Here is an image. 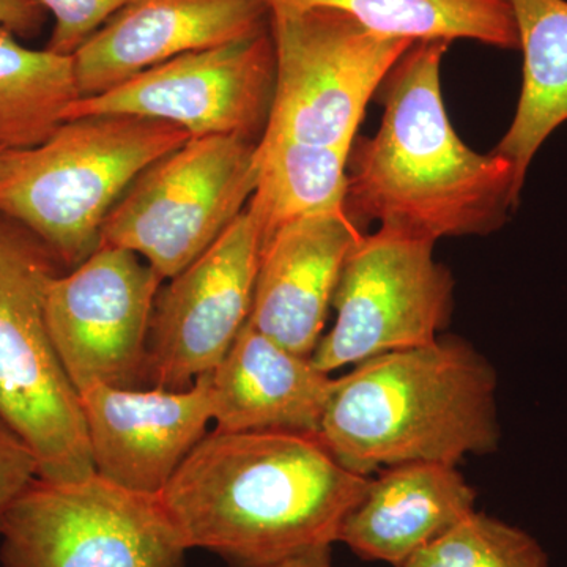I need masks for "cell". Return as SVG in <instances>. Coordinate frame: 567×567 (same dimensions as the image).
I'll return each instance as SVG.
<instances>
[{"instance_id": "6da1fadb", "label": "cell", "mask_w": 567, "mask_h": 567, "mask_svg": "<svg viewBox=\"0 0 567 567\" xmlns=\"http://www.w3.org/2000/svg\"><path fill=\"white\" fill-rule=\"evenodd\" d=\"M369 484L319 436L215 429L159 498L188 550L204 548L230 567H271L338 543Z\"/></svg>"}, {"instance_id": "7a4b0ae2", "label": "cell", "mask_w": 567, "mask_h": 567, "mask_svg": "<svg viewBox=\"0 0 567 567\" xmlns=\"http://www.w3.org/2000/svg\"><path fill=\"white\" fill-rule=\"evenodd\" d=\"M447 48L413 43L379 89V132L354 137L346 208L360 227L377 221L436 241L495 233L517 208L524 186L514 164L473 151L451 125L440 81Z\"/></svg>"}, {"instance_id": "3957f363", "label": "cell", "mask_w": 567, "mask_h": 567, "mask_svg": "<svg viewBox=\"0 0 567 567\" xmlns=\"http://www.w3.org/2000/svg\"><path fill=\"white\" fill-rule=\"evenodd\" d=\"M496 372L458 338L388 352L336 379L319 440L346 468L457 465L499 442Z\"/></svg>"}, {"instance_id": "277c9868", "label": "cell", "mask_w": 567, "mask_h": 567, "mask_svg": "<svg viewBox=\"0 0 567 567\" xmlns=\"http://www.w3.org/2000/svg\"><path fill=\"white\" fill-rule=\"evenodd\" d=\"M192 134L134 115L63 122L43 144L0 152V216L76 268L102 246L103 224L148 166Z\"/></svg>"}, {"instance_id": "5b68a950", "label": "cell", "mask_w": 567, "mask_h": 567, "mask_svg": "<svg viewBox=\"0 0 567 567\" xmlns=\"http://www.w3.org/2000/svg\"><path fill=\"white\" fill-rule=\"evenodd\" d=\"M58 264L24 227L0 216V416L31 446L41 480L70 483L95 468L81 395L44 315Z\"/></svg>"}, {"instance_id": "8992f818", "label": "cell", "mask_w": 567, "mask_h": 567, "mask_svg": "<svg viewBox=\"0 0 567 567\" xmlns=\"http://www.w3.org/2000/svg\"><path fill=\"white\" fill-rule=\"evenodd\" d=\"M274 104L259 142L350 151L365 107L412 41L363 28L341 10L270 9Z\"/></svg>"}, {"instance_id": "52a82bcc", "label": "cell", "mask_w": 567, "mask_h": 567, "mask_svg": "<svg viewBox=\"0 0 567 567\" xmlns=\"http://www.w3.org/2000/svg\"><path fill=\"white\" fill-rule=\"evenodd\" d=\"M256 151L257 142L237 136L192 137L130 185L103 224L102 245L136 252L173 279L245 210Z\"/></svg>"}, {"instance_id": "ba28073f", "label": "cell", "mask_w": 567, "mask_h": 567, "mask_svg": "<svg viewBox=\"0 0 567 567\" xmlns=\"http://www.w3.org/2000/svg\"><path fill=\"white\" fill-rule=\"evenodd\" d=\"M2 567H182L188 547L159 495L100 475L37 477L0 527Z\"/></svg>"}, {"instance_id": "9c48e42d", "label": "cell", "mask_w": 567, "mask_h": 567, "mask_svg": "<svg viewBox=\"0 0 567 567\" xmlns=\"http://www.w3.org/2000/svg\"><path fill=\"white\" fill-rule=\"evenodd\" d=\"M435 241L380 227L347 257L336 287L333 328L312 363L331 374L388 352L431 344L450 324L454 279Z\"/></svg>"}, {"instance_id": "30bf717a", "label": "cell", "mask_w": 567, "mask_h": 567, "mask_svg": "<svg viewBox=\"0 0 567 567\" xmlns=\"http://www.w3.org/2000/svg\"><path fill=\"white\" fill-rule=\"evenodd\" d=\"M164 279L141 256L102 245L48 287L44 315L78 393L95 385H148V338Z\"/></svg>"}, {"instance_id": "8fae6325", "label": "cell", "mask_w": 567, "mask_h": 567, "mask_svg": "<svg viewBox=\"0 0 567 567\" xmlns=\"http://www.w3.org/2000/svg\"><path fill=\"white\" fill-rule=\"evenodd\" d=\"M275 44L270 24L245 39L188 52L117 87L71 104L66 121L134 115L173 123L200 136L259 142L274 104Z\"/></svg>"}, {"instance_id": "7c38bea8", "label": "cell", "mask_w": 567, "mask_h": 567, "mask_svg": "<svg viewBox=\"0 0 567 567\" xmlns=\"http://www.w3.org/2000/svg\"><path fill=\"white\" fill-rule=\"evenodd\" d=\"M264 237L248 207L159 290L148 338V385L182 391L210 374L251 316Z\"/></svg>"}, {"instance_id": "4fadbf2b", "label": "cell", "mask_w": 567, "mask_h": 567, "mask_svg": "<svg viewBox=\"0 0 567 567\" xmlns=\"http://www.w3.org/2000/svg\"><path fill=\"white\" fill-rule=\"evenodd\" d=\"M80 395L96 475L141 494H162L213 421L208 374L182 391L95 385Z\"/></svg>"}, {"instance_id": "5bb4252c", "label": "cell", "mask_w": 567, "mask_h": 567, "mask_svg": "<svg viewBox=\"0 0 567 567\" xmlns=\"http://www.w3.org/2000/svg\"><path fill=\"white\" fill-rule=\"evenodd\" d=\"M270 24L267 0H130L73 55L80 99L102 95L188 52Z\"/></svg>"}, {"instance_id": "9a60e30c", "label": "cell", "mask_w": 567, "mask_h": 567, "mask_svg": "<svg viewBox=\"0 0 567 567\" xmlns=\"http://www.w3.org/2000/svg\"><path fill=\"white\" fill-rule=\"evenodd\" d=\"M349 213L297 219L265 241L249 322L290 352L312 357L347 257L363 238Z\"/></svg>"}, {"instance_id": "2e32d148", "label": "cell", "mask_w": 567, "mask_h": 567, "mask_svg": "<svg viewBox=\"0 0 567 567\" xmlns=\"http://www.w3.org/2000/svg\"><path fill=\"white\" fill-rule=\"evenodd\" d=\"M336 379L251 322L208 374L216 429L319 436Z\"/></svg>"}, {"instance_id": "e0dca14e", "label": "cell", "mask_w": 567, "mask_h": 567, "mask_svg": "<svg viewBox=\"0 0 567 567\" xmlns=\"http://www.w3.org/2000/svg\"><path fill=\"white\" fill-rule=\"evenodd\" d=\"M476 491L456 465L412 462L371 480L347 514L338 543L358 557L404 567L421 548L475 511Z\"/></svg>"}, {"instance_id": "ac0fdd59", "label": "cell", "mask_w": 567, "mask_h": 567, "mask_svg": "<svg viewBox=\"0 0 567 567\" xmlns=\"http://www.w3.org/2000/svg\"><path fill=\"white\" fill-rule=\"evenodd\" d=\"M524 54L516 115L494 152L524 186L540 145L567 122V0H509Z\"/></svg>"}, {"instance_id": "d6986e66", "label": "cell", "mask_w": 567, "mask_h": 567, "mask_svg": "<svg viewBox=\"0 0 567 567\" xmlns=\"http://www.w3.org/2000/svg\"><path fill=\"white\" fill-rule=\"evenodd\" d=\"M270 9L344 11L369 31L390 39L473 40L499 50H518L509 0H267Z\"/></svg>"}, {"instance_id": "ffe728a7", "label": "cell", "mask_w": 567, "mask_h": 567, "mask_svg": "<svg viewBox=\"0 0 567 567\" xmlns=\"http://www.w3.org/2000/svg\"><path fill=\"white\" fill-rule=\"evenodd\" d=\"M349 153L293 141L257 142V185L246 207L259 224L264 245L286 224L347 212Z\"/></svg>"}, {"instance_id": "44dd1931", "label": "cell", "mask_w": 567, "mask_h": 567, "mask_svg": "<svg viewBox=\"0 0 567 567\" xmlns=\"http://www.w3.org/2000/svg\"><path fill=\"white\" fill-rule=\"evenodd\" d=\"M76 100L73 58L29 50L0 28V152L43 144Z\"/></svg>"}, {"instance_id": "7402d4cb", "label": "cell", "mask_w": 567, "mask_h": 567, "mask_svg": "<svg viewBox=\"0 0 567 567\" xmlns=\"http://www.w3.org/2000/svg\"><path fill=\"white\" fill-rule=\"evenodd\" d=\"M404 567H548V557L524 529L473 511Z\"/></svg>"}, {"instance_id": "603a6c76", "label": "cell", "mask_w": 567, "mask_h": 567, "mask_svg": "<svg viewBox=\"0 0 567 567\" xmlns=\"http://www.w3.org/2000/svg\"><path fill=\"white\" fill-rule=\"evenodd\" d=\"M55 24L47 50L73 58L130 0H39Z\"/></svg>"}, {"instance_id": "cb8c5ba5", "label": "cell", "mask_w": 567, "mask_h": 567, "mask_svg": "<svg viewBox=\"0 0 567 567\" xmlns=\"http://www.w3.org/2000/svg\"><path fill=\"white\" fill-rule=\"evenodd\" d=\"M37 477L39 464L31 446L0 416V527Z\"/></svg>"}, {"instance_id": "d4e9b609", "label": "cell", "mask_w": 567, "mask_h": 567, "mask_svg": "<svg viewBox=\"0 0 567 567\" xmlns=\"http://www.w3.org/2000/svg\"><path fill=\"white\" fill-rule=\"evenodd\" d=\"M43 22L44 9L39 0H0V28L14 35H35Z\"/></svg>"}, {"instance_id": "484cf974", "label": "cell", "mask_w": 567, "mask_h": 567, "mask_svg": "<svg viewBox=\"0 0 567 567\" xmlns=\"http://www.w3.org/2000/svg\"><path fill=\"white\" fill-rule=\"evenodd\" d=\"M271 567H333L331 546L311 548Z\"/></svg>"}]
</instances>
